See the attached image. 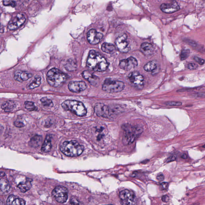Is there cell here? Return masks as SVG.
Here are the masks:
<instances>
[{"label": "cell", "instance_id": "obj_45", "mask_svg": "<svg viewBox=\"0 0 205 205\" xmlns=\"http://www.w3.org/2000/svg\"><path fill=\"white\" fill-rule=\"evenodd\" d=\"M181 157L182 158L184 159V160H186V159H187V158H188L187 155L186 154H182L181 155Z\"/></svg>", "mask_w": 205, "mask_h": 205}, {"label": "cell", "instance_id": "obj_5", "mask_svg": "<svg viewBox=\"0 0 205 205\" xmlns=\"http://www.w3.org/2000/svg\"><path fill=\"white\" fill-rule=\"evenodd\" d=\"M123 142L125 144H129L133 143L141 133L142 130L139 128L135 127L130 125L124 126Z\"/></svg>", "mask_w": 205, "mask_h": 205}, {"label": "cell", "instance_id": "obj_44", "mask_svg": "<svg viewBox=\"0 0 205 205\" xmlns=\"http://www.w3.org/2000/svg\"><path fill=\"white\" fill-rule=\"evenodd\" d=\"M176 159H177V156H175V155H174V156H171V157H170L169 158L168 160H167V161H168V162H169L174 161H175V160H176Z\"/></svg>", "mask_w": 205, "mask_h": 205}, {"label": "cell", "instance_id": "obj_28", "mask_svg": "<svg viewBox=\"0 0 205 205\" xmlns=\"http://www.w3.org/2000/svg\"><path fill=\"white\" fill-rule=\"evenodd\" d=\"M157 68V65L153 61H150L144 66V69L147 72H152Z\"/></svg>", "mask_w": 205, "mask_h": 205}, {"label": "cell", "instance_id": "obj_10", "mask_svg": "<svg viewBox=\"0 0 205 205\" xmlns=\"http://www.w3.org/2000/svg\"><path fill=\"white\" fill-rule=\"evenodd\" d=\"M26 21L25 16L22 13H17L9 21L8 28L10 30L18 29L25 23Z\"/></svg>", "mask_w": 205, "mask_h": 205}, {"label": "cell", "instance_id": "obj_13", "mask_svg": "<svg viewBox=\"0 0 205 205\" xmlns=\"http://www.w3.org/2000/svg\"><path fill=\"white\" fill-rule=\"evenodd\" d=\"M138 65L137 59L133 56H130L127 59H123L120 61L119 66L121 69L129 71L136 68Z\"/></svg>", "mask_w": 205, "mask_h": 205}, {"label": "cell", "instance_id": "obj_36", "mask_svg": "<svg viewBox=\"0 0 205 205\" xmlns=\"http://www.w3.org/2000/svg\"><path fill=\"white\" fill-rule=\"evenodd\" d=\"M194 61H195L197 63H198L200 65H203L204 64L205 62L204 59L198 57V56H194Z\"/></svg>", "mask_w": 205, "mask_h": 205}, {"label": "cell", "instance_id": "obj_26", "mask_svg": "<svg viewBox=\"0 0 205 205\" xmlns=\"http://www.w3.org/2000/svg\"><path fill=\"white\" fill-rule=\"evenodd\" d=\"M41 79L40 76L37 75L35 77L34 79L32 81L31 83L28 85L27 88L29 90H33V89L38 87L41 84Z\"/></svg>", "mask_w": 205, "mask_h": 205}, {"label": "cell", "instance_id": "obj_12", "mask_svg": "<svg viewBox=\"0 0 205 205\" xmlns=\"http://www.w3.org/2000/svg\"><path fill=\"white\" fill-rule=\"evenodd\" d=\"M94 111L98 116L109 118L111 114L108 107L104 104L97 103L94 107Z\"/></svg>", "mask_w": 205, "mask_h": 205}, {"label": "cell", "instance_id": "obj_21", "mask_svg": "<svg viewBox=\"0 0 205 205\" xmlns=\"http://www.w3.org/2000/svg\"><path fill=\"white\" fill-rule=\"evenodd\" d=\"M140 51L145 56H149L153 53V46L148 43H143L140 47Z\"/></svg>", "mask_w": 205, "mask_h": 205}, {"label": "cell", "instance_id": "obj_39", "mask_svg": "<svg viewBox=\"0 0 205 205\" xmlns=\"http://www.w3.org/2000/svg\"><path fill=\"white\" fill-rule=\"evenodd\" d=\"M14 125L17 128H21L25 126L23 122L20 121H15L14 122Z\"/></svg>", "mask_w": 205, "mask_h": 205}, {"label": "cell", "instance_id": "obj_18", "mask_svg": "<svg viewBox=\"0 0 205 205\" xmlns=\"http://www.w3.org/2000/svg\"><path fill=\"white\" fill-rule=\"evenodd\" d=\"M82 75L85 79L88 81L91 84L94 86H98L99 83V79L98 77L93 75L88 71H83Z\"/></svg>", "mask_w": 205, "mask_h": 205}, {"label": "cell", "instance_id": "obj_3", "mask_svg": "<svg viewBox=\"0 0 205 205\" xmlns=\"http://www.w3.org/2000/svg\"><path fill=\"white\" fill-rule=\"evenodd\" d=\"M67 79V75L58 69L52 68L47 73V81L48 84L53 87H61Z\"/></svg>", "mask_w": 205, "mask_h": 205}, {"label": "cell", "instance_id": "obj_23", "mask_svg": "<svg viewBox=\"0 0 205 205\" xmlns=\"http://www.w3.org/2000/svg\"><path fill=\"white\" fill-rule=\"evenodd\" d=\"M43 138L41 136L36 135L31 139L29 142L30 146L37 148L40 146L42 142Z\"/></svg>", "mask_w": 205, "mask_h": 205}, {"label": "cell", "instance_id": "obj_38", "mask_svg": "<svg viewBox=\"0 0 205 205\" xmlns=\"http://www.w3.org/2000/svg\"><path fill=\"white\" fill-rule=\"evenodd\" d=\"M193 95L194 97L195 98H205V92L196 93V94H194Z\"/></svg>", "mask_w": 205, "mask_h": 205}, {"label": "cell", "instance_id": "obj_16", "mask_svg": "<svg viewBox=\"0 0 205 205\" xmlns=\"http://www.w3.org/2000/svg\"><path fill=\"white\" fill-rule=\"evenodd\" d=\"M87 88L86 83L83 81H75L70 82L68 88L70 91L74 93H79L84 91Z\"/></svg>", "mask_w": 205, "mask_h": 205}, {"label": "cell", "instance_id": "obj_34", "mask_svg": "<svg viewBox=\"0 0 205 205\" xmlns=\"http://www.w3.org/2000/svg\"><path fill=\"white\" fill-rule=\"evenodd\" d=\"M3 4L5 6H10L12 7H15L16 5L13 0H3Z\"/></svg>", "mask_w": 205, "mask_h": 205}, {"label": "cell", "instance_id": "obj_2", "mask_svg": "<svg viewBox=\"0 0 205 205\" xmlns=\"http://www.w3.org/2000/svg\"><path fill=\"white\" fill-rule=\"evenodd\" d=\"M84 150V146L74 140L65 141L60 147L62 153L70 157H77L82 154Z\"/></svg>", "mask_w": 205, "mask_h": 205}, {"label": "cell", "instance_id": "obj_37", "mask_svg": "<svg viewBox=\"0 0 205 205\" xmlns=\"http://www.w3.org/2000/svg\"><path fill=\"white\" fill-rule=\"evenodd\" d=\"M198 67V65L195 64L194 63H189L187 65V68L191 70H194L197 69Z\"/></svg>", "mask_w": 205, "mask_h": 205}, {"label": "cell", "instance_id": "obj_31", "mask_svg": "<svg viewBox=\"0 0 205 205\" xmlns=\"http://www.w3.org/2000/svg\"><path fill=\"white\" fill-rule=\"evenodd\" d=\"M42 104L45 107H52L53 104L52 101L47 98H44L40 99Z\"/></svg>", "mask_w": 205, "mask_h": 205}, {"label": "cell", "instance_id": "obj_4", "mask_svg": "<svg viewBox=\"0 0 205 205\" xmlns=\"http://www.w3.org/2000/svg\"><path fill=\"white\" fill-rule=\"evenodd\" d=\"M62 106L64 110L69 111L78 116H84L87 113L84 104L79 101L67 100L63 102Z\"/></svg>", "mask_w": 205, "mask_h": 205}, {"label": "cell", "instance_id": "obj_1", "mask_svg": "<svg viewBox=\"0 0 205 205\" xmlns=\"http://www.w3.org/2000/svg\"><path fill=\"white\" fill-rule=\"evenodd\" d=\"M87 66L92 71L101 72L105 71L108 67L106 59L99 53L92 50L89 52Z\"/></svg>", "mask_w": 205, "mask_h": 205}, {"label": "cell", "instance_id": "obj_17", "mask_svg": "<svg viewBox=\"0 0 205 205\" xmlns=\"http://www.w3.org/2000/svg\"><path fill=\"white\" fill-rule=\"evenodd\" d=\"M33 76L32 74L27 71L17 70L15 73L14 78L15 80L20 82H23L27 80Z\"/></svg>", "mask_w": 205, "mask_h": 205}, {"label": "cell", "instance_id": "obj_6", "mask_svg": "<svg viewBox=\"0 0 205 205\" xmlns=\"http://www.w3.org/2000/svg\"><path fill=\"white\" fill-rule=\"evenodd\" d=\"M124 87V83L121 81L107 79L102 85V90L108 93H117L122 91Z\"/></svg>", "mask_w": 205, "mask_h": 205}, {"label": "cell", "instance_id": "obj_22", "mask_svg": "<svg viewBox=\"0 0 205 205\" xmlns=\"http://www.w3.org/2000/svg\"><path fill=\"white\" fill-rule=\"evenodd\" d=\"M52 147L51 137L50 135H48L46 137L43 143L41 150L44 153H48L51 151Z\"/></svg>", "mask_w": 205, "mask_h": 205}, {"label": "cell", "instance_id": "obj_9", "mask_svg": "<svg viewBox=\"0 0 205 205\" xmlns=\"http://www.w3.org/2000/svg\"><path fill=\"white\" fill-rule=\"evenodd\" d=\"M121 203L123 205L135 204L136 196L133 192L128 190L121 191L119 194Z\"/></svg>", "mask_w": 205, "mask_h": 205}, {"label": "cell", "instance_id": "obj_41", "mask_svg": "<svg viewBox=\"0 0 205 205\" xmlns=\"http://www.w3.org/2000/svg\"><path fill=\"white\" fill-rule=\"evenodd\" d=\"M168 183L167 182H163L161 184V187L163 190H166L168 188Z\"/></svg>", "mask_w": 205, "mask_h": 205}, {"label": "cell", "instance_id": "obj_42", "mask_svg": "<svg viewBox=\"0 0 205 205\" xmlns=\"http://www.w3.org/2000/svg\"><path fill=\"white\" fill-rule=\"evenodd\" d=\"M70 203L71 204H79L80 203L77 200H76L75 199H73L72 198L70 201Z\"/></svg>", "mask_w": 205, "mask_h": 205}, {"label": "cell", "instance_id": "obj_19", "mask_svg": "<svg viewBox=\"0 0 205 205\" xmlns=\"http://www.w3.org/2000/svg\"><path fill=\"white\" fill-rule=\"evenodd\" d=\"M32 180L26 178L24 180L20 182L17 185V187L19 189L21 192L25 193L29 190L32 187Z\"/></svg>", "mask_w": 205, "mask_h": 205}, {"label": "cell", "instance_id": "obj_11", "mask_svg": "<svg viewBox=\"0 0 205 205\" xmlns=\"http://www.w3.org/2000/svg\"><path fill=\"white\" fill-rule=\"evenodd\" d=\"M115 44L119 50L121 52L127 53L130 50V48L126 34L117 37L115 40Z\"/></svg>", "mask_w": 205, "mask_h": 205}, {"label": "cell", "instance_id": "obj_15", "mask_svg": "<svg viewBox=\"0 0 205 205\" xmlns=\"http://www.w3.org/2000/svg\"><path fill=\"white\" fill-rule=\"evenodd\" d=\"M179 6L176 1L173 0L170 3H164L160 6V9L164 13H172L179 10Z\"/></svg>", "mask_w": 205, "mask_h": 205}, {"label": "cell", "instance_id": "obj_40", "mask_svg": "<svg viewBox=\"0 0 205 205\" xmlns=\"http://www.w3.org/2000/svg\"><path fill=\"white\" fill-rule=\"evenodd\" d=\"M157 179L159 181H162L164 180V176L163 174H160L157 175Z\"/></svg>", "mask_w": 205, "mask_h": 205}, {"label": "cell", "instance_id": "obj_24", "mask_svg": "<svg viewBox=\"0 0 205 205\" xmlns=\"http://www.w3.org/2000/svg\"><path fill=\"white\" fill-rule=\"evenodd\" d=\"M15 102L13 101H8L4 102L1 106L2 110L6 112H10L16 107Z\"/></svg>", "mask_w": 205, "mask_h": 205}, {"label": "cell", "instance_id": "obj_30", "mask_svg": "<svg viewBox=\"0 0 205 205\" xmlns=\"http://www.w3.org/2000/svg\"><path fill=\"white\" fill-rule=\"evenodd\" d=\"M25 108L29 111H33L37 110V107L35 106L33 102L27 101L25 102Z\"/></svg>", "mask_w": 205, "mask_h": 205}, {"label": "cell", "instance_id": "obj_8", "mask_svg": "<svg viewBox=\"0 0 205 205\" xmlns=\"http://www.w3.org/2000/svg\"><path fill=\"white\" fill-rule=\"evenodd\" d=\"M128 79L130 83L136 88H143L144 85V77L137 71H133L129 74Z\"/></svg>", "mask_w": 205, "mask_h": 205}, {"label": "cell", "instance_id": "obj_32", "mask_svg": "<svg viewBox=\"0 0 205 205\" xmlns=\"http://www.w3.org/2000/svg\"><path fill=\"white\" fill-rule=\"evenodd\" d=\"M190 51L188 49H184L182 50L180 55V58L182 61H184L189 57Z\"/></svg>", "mask_w": 205, "mask_h": 205}, {"label": "cell", "instance_id": "obj_25", "mask_svg": "<svg viewBox=\"0 0 205 205\" xmlns=\"http://www.w3.org/2000/svg\"><path fill=\"white\" fill-rule=\"evenodd\" d=\"M102 49L104 52L108 54L114 53L116 51L115 47L113 44L107 43H103L102 44Z\"/></svg>", "mask_w": 205, "mask_h": 205}, {"label": "cell", "instance_id": "obj_43", "mask_svg": "<svg viewBox=\"0 0 205 205\" xmlns=\"http://www.w3.org/2000/svg\"><path fill=\"white\" fill-rule=\"evenodd\" d=\"M162 200V201L165 203L168 202L169 201V197L167 195H164L161 198Z\"/></svg>", "mask_w": 205, "mask_h": 205}, {"label": "cell", "instance_id": "obj_33", "mask_svg": "<svg viewBox=\"0 0 205 205\" xmlns=\"http://www.w3.org/2000/svg\"><path fill=\"white\" fill-rule=\"evenodd\" d=\"M65 68L68 71H73L76 69V65H75L73 62L70 61L69 62L67 63Z\"/></svg>", "mask_w": 205, "mask_h": 205}, {"label": "cell", "instance_id": "obj_35", "mask_svg": "<svg viewBox=\"0 0 205 205\" xmlns=\"http://www.w3.org/2000/svg\"><path fill=\"white\" fill-rule=\"evenodd\" d=\"M182 103L179 102H166V105L170 106H182Z\"/></svg>", "mask_w": 205, "mask_h": 205}, {"label": "cell", "instance_id": "obj_7", "mask_svg": "<svg viewBox=\"0 0 205 205\" xmlns=\"http://www.w3.org/2000/svg\"><path fill=\"white\" fill-rule=\"evenodd\" d=\"M68 191L67 188L63 186H57L52 191V196L56 202L60 203H65L68 199Z\"/></svg>", "mask_w": 205, "mask_h": 205}, {"label": "cell", "instance_id": "obj_14", "mask_svg": "<svg viewBox=\"0 0 205 205\" xmlns=\"http://www.w3.org/2000/svg\"><path fill=\"white\" fill-rule=\"evenodd\" d=\"M103 37L102 34L92 29L89 31L87 34V40L90 44H99Z\"/></svg>", "mask_w": 205, "mask_h": 205}, {"label": "cell", "instance_id": "obj_20", "mask_svg": "<svg viewBox=\"0 0 205 205\" xmlns=\"http://www.w3.org/2000/svg\"><path fill=\"white\" fill-rule=\"evenodd\" d=\"M7 205H24L25 204V202L24 199L17 197L14 195H9L6 200Z\"/></svg>", "mask_w": 205, "mask_h": 205}, {"label": "cell", "instance_id": "obj_29", "mask_svg": "<svg viewBox=\"0 0 205 205\" xmlns=\"http://www.w3.org/2000/svg\"><path fill=\"white\" fill-rule=\"evenodd\" d=\"M184 41L187 44H188L192 48H195V49H196L197 50L200 51H200H202L203 50V48L200 46H199V44H198L195 42L193 41V40L186 39L184 40Z\"/></svg>", "mask_w": 205, "mask_h": 205}, {"label": "cell", "instance_id": "obj_27", "mask_svg": "<svg viewBox=\"0 0 205 205\" xmlns=\"http://www.w3.org/2000/svg\"><path fill=\"white\" fill-rule=\"evenodd\" d=\"M1 191L3 193H6L9 192L10 189V185L9 182L6 179H1Z\"/></svg>", "mask_w": 205, "mask_h": 205}]
</instances>
